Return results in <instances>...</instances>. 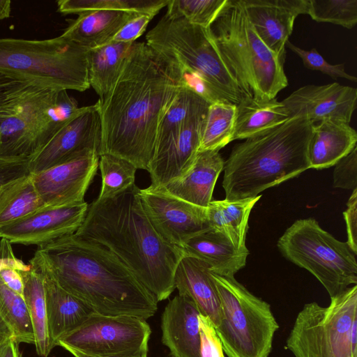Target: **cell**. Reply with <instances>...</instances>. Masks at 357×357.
<instances>
[{"mask_svg": "<svg viewBox=\"0 0 357 357\" xmlns=\"http://www.w3.org/2000/svg\"><path fill=\"white\" fill-rule=\"evenodd\" d=\"M184 86L177 63L146 43L134 42L111 90L97 101L101 122L99 156L114 155L148 171L159 123Z\"/></svg>", "mask_w": 357, "mask_h": 357, "instance_id": "1", "label": "cell"}, {"mask_svg": "<svg viewBox=\"0 0 357 357\" xmlns=\"http://www.w3.org/2000/svg\"><path fill=\"white\" fill-rule=\"evenodd\" d=\"M29 265L47 273L96 314L146 320L158 309L155 296L119 257L75 234L38 247Z\"/></svg>", "mask_w": 357, "mask_h": 357, "instance_id": "2", "label": "cell"}, {"mask_svg": "<svg viewBox=\"0 0 357 357\" xmlns=\"http://www.w3.org/2000/svg\"><path fill=\"white\" fill-rule=\"evenodd\" d=\"M139 190L135 184L112 197L95 199L75 234L114 253L158 302L175 289L174 273L184 253L153 227L142 206Z\"/></svg>", "mask_w": 357, "mask_h": 357, "instance_id": "3", "label": "cell"}, {"mask_svg": "<svg viewBox=\"0 0 357 357\" xmlns=\"http://www.w3.org/2000/svg\"><path fill=\"white\" fill-rule=\"evenodd\" d=\"M313 125L305 118H291L234 146L224 166L225 199L255 197L310 169Z\"/></svg>", "mask_w": 357, "mask_h": 357, "instance_id": "4", "label": "cell"}, {"mask_svg": "<svg viewBox=\"0 0 357 357\" xmlns=\"http://www.w3.org/2000/svg\"><path fill=\"white\" fill-rule=\"evenodd\" d=\"M80 109L66 90L17 82L0 111V156L31 157Z\"/></svg>", "mask_w": 357, "mask_h": 357, "instance_id": "5", "label": "cell"}, {"mask_svg": "<svg viewBox=\"0 0 357 357\" xmlns=\"http://www.w3.org/2000/svg\"><path fill=\"white\" fill-rule=\"evenodd\" d=\"M213 24L219 51L248 97L273 99L287 86L284 59L260 39L242 0H228Z\"/></svg>", "mask_w": 357, "mask_h": 357, "instance_id": "6", "label": "cell"}, {"mask_svg": "<svg viewBox=\"0 0 357 357\" xmlns=\"http://www.w3.org/2000/svg\"><path fill=\"white\" fill-rule=\"evenodd\" d=\"M146 43L177 63L183 75L204 83L224 101L248 97L220 54L210 28L165 14L146 36Z\"/></svg>", "mask_w": 357, "mask_h": 357, "instance_id": "7", "label": "cell"}, {"mask_svg": "<svg viewBox=\"0 0 357 357\" xmlns=\"http://www.w3.org/2000/svg\"><path fill=\"white\" fill-rule=\"evenodd\" d=\"M88 50L62 36L0 38V75L41 88L84 91L90 87Z\"/></svg>", "mask_w": 357, "mask_h": 357, "instance_id": "8", "label": "cell"}, {"mask_svg": "<svg viewBox=\"0 0 357 357\" xmlns=\"http://www.w3.org/2000/svg\"><path fill=\"white\" fill-rule=\"evenodd\" d=\"M220 303L215 327L227 357H268L279 325L270 305L249 291L234 276L211 271Z\"/></svg>", "mask_w": 357, "mask_h": 357, "instance_id": "9", "label": "cell"}, {"mask_svg": "<svg viewBox=\"0 0 357 357\" xmlns=\"http://www.w3.org/2000/svg\"><path fill=\"white\" fill-rule=\"evenodd\" d=\"M278 248L287 260L312 273L331 298L357 284L356 255L314 218L294 222L278 240Z\"/></svg>", "mask_w": 357, "mask_h": 357, "instance_id": "10", "label": "cell"}, {"mask_svg": "<svg viewBox=\"0 0 357 357\" xmlns=\"http://www.w3.org/2000/svg\"><path fill=\"white\" fill-rule=\"evenodd\" d=\"M357 322V285L335 297L329 305L306 303L298 312L286 341L295 357H357L351 333Z\"/></svg>", "mask_w": 357, "mask_h": 357, "instance_id": "11", "label": "cell"}, {"mask_svg": "<svg viewBox=\"0 0 357 357\" xmlns=\"http://www.w3.org/2000/svg\"><path fill=\"white\" fill-rule=\"evenodd\" d=\"M150 335V326L142 318L94 313L61 337L56 346L73 355L147 357Z\"/></svg>", "mask_w": 357, "mask_h": 357, "instance_id": "12", "label": "cell"}, {"mask_svg": "<svg viewBox=\"0 0 357 357\" xmlns=\"http://www.w3.org/2000/svg\"><path fill=\"white\" fill-rule=\"evenodd\" d=\"M100 142L101 122L96 102L82 107L46 145L29 158V172L36 174L92 153L99 155Z\"/></svg>", "mask_w": 357, "mask_h": 357, "instance_id": "13", "label": "cell"}, {"mask_svg": "<svg viewBox=\"0 0 357 357\" xmlns=\"http://www.w3.org/2000/svg\"><path fill=\"white\" fill-rule=\"evenodd\" d=\"M138 195L153 227L171 245L180 248L192 236L211 229L206 208L187 202L151 184L139 188Z\"/></svg>", "mask_w": 357, "mask_h": 357, "instance_id": "14", "label": "cell"}, {"mask_svg": "<svg viewBox=\"0 0 357 357\" xmlns=\"http://www.w3.org/2000/svg\"><path fill=\"white\" fill-rule=\"evenodd\" d=\"M89 205L82 203L45 207L0 227V238L10 243L40 247L75 234L82 225Z\"/></svg>", "mask_w": 357, "mask_h": 357, "instance_id": "15", "label": "cell"}, {"mask_svg": "<svg viewBox=\"0 0 357 357\" xmlns=\"http://www.w3.org/2000/svg\"><path fill=\"white\" fill-rule=\"evenodd\" d=\"M99 163L98 153L31 174L35 188L46 207H59L84 202Z\"/></svg>", "mask_w": 357, "mask_h": 357, "instance_id": "16", "label": "cell"}, {"mask_svg": "<svg viewBox=\"0 0 357 357\" xmlns=\"http://www.w3.org/2000/svg\"><path fill=\"white\" fill-rule=\"evenodd\" d=\"M357 89L337 82L309 84L282 100L289 118H305L313 123L333 119L349 123L356 107Z\"/></svg>", "mask_w": 357, "mask_h": 357, "instance_id": "17", "label": "cell"}, {"mask_svg": "<svg viewBox=\"0 0 357 357\" xmlns=\"http://www.w3.org/2000/svg\"><path fill=\"white\" fill-rule=\"evenodd\" d=\"M255 31L275 55L285 59V45L294 21L307 14V0H242Z\"/></svg>", "mask_w": 357, "mask_h": 357, "instance_id": "18", "label": "cell"}, {"mask_svg": "<svg viewBox=\"0 0 357 357\" xmlns=\"http://www.w3.org/2000/svg\"><path fill=\"white\" fill-rule=\"evenodd\" d=\"M210 104L202 97H199L167 155L158 167L149 172L151 185L163 187L183 178L190 170L199 153Z\"/></svg>", "mask_w": 357, "mask_h": 357, "instance_id": "19", "label": "cell"}, {"mask_svg": "<svg viewBox=\"0 0 357 357\" xmlns=\"http://www.w3.org/2000/svg\"><path fill=\"white\" fill-rule=\"evenodd\" d=\"M199 314L186 296L178 294L166 305L161 319L162 342L172 357H201Z\"/></svg>", "mask_w": 357, "mask_h": 357, "instance_id": "20", "label": "cell"}, {"mask_svg": "<svg viewBox=\"0 0 357 357\" xmlns=\"http://www.w3.org/2000/svg\"><path fill=\"white\" fill-rule=\"evenodd\" d=\"M174 280L178 294L190 297L200 314L208 317L215 328L220 321V303L209 266L184 256L176 266Z\"/></svg>", "mask_w": 357, "mask_h": 357, "instance_id": "21", "label": "cell"}, {"mask_svg": "<svg viewBox=\"0 0 357 357\" xmlns=\"http://www.w3.org/2000/svg\"><path fill=\"white\" fill-rule=\"evenodd\" d=\"M34 269L43 278L48 333L54 348L61 337L76 329L95 312L84 301L62 289L47 273Z\"/></svg>", "mask_w": 357, "mask_h": 357, "instance_id": "22", "label": "cell"}, {"mask_svg": "<svg viewBox=\"0 0 357 357\" xmlns=\"http://www.w3.org/2000/svg\"><path fill=\"white\" fill-rule=\"evenodd\" d=\"M180 248L184 256L203 261L213 273L223 276H234L245 266L249 255L247 248H236L225 235L211 229L192 236Z\"/></svg>", "mask_w": 357, "mask_h": 357, "instance_id": "23", "label": "cell"}, {"mask_svg": "<svg viewBox=\"0 0 357 357\" xmlns=\"http://www.w3.org/2000/svg\"><path fill=\"white\" fill-rule=\"evenodd\" d=\"M225 161L219 151H199L190 170L181 178L162 187L170 195L194 205L207 208Z\"/></svg>", "mask_w": 357, "mask_h": 357, "instance_id": "24", "label": "cell"}, {"mask_svg": "<svg viewBox=\"0 0 357 357\" xmlns=\"http://www.w3.org/2000/svg\"><path fill=\"white\" fill-rule=\"evenodd\" d=\"M314 123L308 147L310 169L335 165L356 146L357 133L349 123L326 119Z\"/></svg>", "mask_w": 357, "mask_h": 357, "instance_id": "25", "label": "cell"}, {"mask_svg": "<svg viewBox=\"0 0 357 357\" xmlns=\"http://www.w3.org/2000/svg\"><path fill=\"white\" fill-rule=\"evenodd\" d=\"M138 13L98 10L82 13L61 35L88 49L109 43L115 34Z\"/></svg>", "mask_w": 357, "mask_h": 357, "instance_id": "26", "label": "cell"}, {"mask_svg": "<svg viewBox=\"0 0 357 357\" xmlns=\"http://www.w3.org/2000/svg\"><path fill=\"white\" fill-rule=\"evenodd\" d=\"M261 195L238 200L211 201L206 208V218L211 229L225 235L236 248H247L246 234L252 208Z\"/></svg>", "mask_w": 357, "mask_h": 357, "instance_id": "27", "label": "cell"}, {"mask_svg": "<svg viewBox=\"0 0 357 357\" xmlns=\"http://www.w3.org/2000/svg\"><path fill=\"white\" fill-rule=\"evenodd\" d=\"M199 96L188 86L180 89L159 123L148 172L158 167L167 155Z\"/></svg>", "mask_w": 357, "mask_h": 357, "instance_id": "28", "label": "cell"}, {"mask_svg": "<svg viewBox=\"0 0 357 357\" xmlns=\"http://www.w3.org/2000/svg\"><path fill=\"white\" fill-rule=\"evenodd\" d=\"M133 43L110 41L88 50V77L90 86L103 98L119 76Z\"/></svg>", "mask_w": 357, "mask_h": 357, "instance_id": "29", "label": "cell"}, {"mask_svg": "<svg viewBox=\"0 0 357 357\" xmlns=\"http://www.w3.org/2000/svg\"><path fill=\"white\" fill-rule=\"evenodd\" d=\"M289 119L287 109L276 98L257 100L246 97L236 105L233 140L248 138Z\"/></svg>", "mask_w": 357, "mask_h": 357, "instance_id": "30", "label": "cell"}, {"mask_svg": "<svg viewBox=\"0 0 357 357\" xmlns=\"http://www.w3.org/2000/svg\"><path fill=\"white\" fill-rule=\"evenodd\" d=\"M20 273L24 282L23 297L34 332L36 352L41 357H47L53 347L48 333L43 278L40 273L32 267Z\"/></svg>", "mask_w": 357, "mask_h": 357, "instance_id": "31", "label": "cell"}, {"mask_svg": "<svg viewBox=\"0 0 357 357\" xmlns=\"http://www.w3.org/2000/svg\"><path fill=\"white\" fill-rule=\"evenodd\" d=\"M45 207L30 173L0 187V227Z\"/></svg>", "mask_w": 357, "mask_h": 357, "instance_id": "32", "label": "cell"}, {"mask_svg": "<svg viewBox=\"0 0 357 357\" xmlns=\"http://www.w3.org/2000/svg\"><path fill=\"white\" fill-rule=\"evenodd\" d=\"M236 105L220 101L208 106L199 151H219L233 141Z\"/></svg>", "mask_w": 357, "mask_h": 357, "instance_id": "33", "label": "cell"}, {"mask_svg": "<svg viewBox=\"0 0 357 357\" xmlns=\"http://www.w3.org/2000/svg\"><path fill=\"white\" fill-rule=\"evenodd\" d=\"M0 317L18 344H34V332L24 297L8 288L1 278Z\"/></svg>", "mask_w": 357, "mask_h": 357, "instance_id": "34", "label": "cell"}, {"mask_svg": "<svg viewBox=\"0 0 357 357\" xmlns=\"http://www.w3.org/2000/svg\"><path fill=\"white\" fill-rule=\"evenodd\" d=\"M169 0H59L58 12L78 15L93 10H110L134 12L155 16Z\"/></svg>", "mask_w": 357, "mask_h": 357, "instance_id": "35", "label": "cell"}, {"mask_svg": "<svg viewBox=\"0 0 357 357\" xmlns=\"http://www.w3.org/2000/svg\"><path fill=\"white\" fill-rule=\"evenodd\" d=\"M98 167L102 180L98 199L112 197L135 184L137 168L124 158L105 153L99 156Z\"/></svg>", "mask_w": 357, "mask_h": 357, "instance_id": "36", "label": "cell"}, {"mask_svg": "<svg viewBox=\"0 0 357 357\" xmlns=\"http://www.w3.org/2000/svg\"><path fill=\"white\" fill-rule=\"evenodd\" d=\"M228 0H169L167 15L181 17L190 24L210 28Z\"/></svg>", "mask_w": 357, "mask_h": 357, "instance_id": "37", "label": "cell"}, {"mask_svg": "<svg viewBox=\"0 0 357 357\" xmlns=\"http://www.w3.org/2000/svg\"><path fill=\"white\" fill-rule=\"evenodd\" d=\"M307 14L319 22L352 29L357 23V0H307Z\"/></svg>", "mask_w": 357, "mask_h": 357, "instance_id": "38", "label": "cell"}, {"mask_svg": "<svg viewBox=\"0 0 357 357\" xmlns=\"http://www.w3.org/2000/svg\"><path fill=\"white\" fill-rule=\"evenodd\" d=\"M286 45L301 59L305 68L320 71L334 79L340 77L356 82V77L346 73L344 63L335 65L329 63L316 49L312 48L310 50H305L296 46L289 40L286 42Z\"/></svg>", "mask_w": 357, "mask_h": 357, "instance_id": "39", "label": "cell"}, {"mask_svg": "<svg viewBox=\"0 0 357 357\" xmlns=\"http://www.w3.org/2000/svg\"><path fill=\"white\" fill-rule=\"evenodd\" d=\"M357 147L340 159L333 171V186L346 190L357 187Z\"/></svg>", "mask_w": 357, "mask_h": 357, "instance_id": "40", "label": "cell"}, {"mask_svg": "<svg viewBox=\"0 0 357 357\" xmlns=\"http://www.w3.org/2000/svg\"><path fill=\"white\" fill-rule=\"evenodd\" d=\"M201 357H225L221 341L211 320L199 315Z\"/></svg>", "mask_w": 357, "mask_h": 357, "instance_id": "41", "label": "cell"}, {"mask_svg": "<svg viewBox=\"0 0 357 357\" xmlns=\"http://www.w3.org/2000/svg\"><path fill=\"white\" fill-rule=\"evenodd\" d=\"M154 16L139 13L129 20L113 37L111 41L134 43L145 31Z\"/></svg>", "mask_w": 357, "mask_h": 357, "instance_id": "42", "label": "cell"}, {"mask_svg": "<svg viewBox=\"0 0 357 357\" xmlns=\"http://www.w3.org/2000/svg\"><path fill=\"white\" fill-rule=\"evenodd\" d=\"M29 158L0 156V187L29 173Z\"/></svg>", "mask_w": 357, "mask_h": 357, "instance_id": "43", "label": "cell"}, {"mask_svg": "<svg viewBox=\"0 0 357 357\" xmlns=\"http://www.w3.org/2000/svg\"><path fill=\"white\" fill-rule=\"evenodd\" d=\"M347 231V243L351 251L357 254V188L350 196L347 209L343 213Z\"/></svg>", "mask_w": 357, "mask_h": 357, "instance_id": "44", "label": "cell"}, {"mask_svg": "<svg viewBox=\"0 0 357 357\" xmlns=\"http://www.w3.org/2000/svg\"><path fill=\"white\" fill-rule=\"evenodd\" d=\"M0 278L8 288L23 296L24 282L20 271L11 268H4L0 271Z\"/></svg>", "mask_w": 357, "mask_h": 357, "instance_id": "45", "label": "cell"}, {"mask_svg": "<svg viewBox=\"0 0 357 357\" xmlns=\"http://www.w3.org/2000/svg\"><path fill=\"white\" fill-rule=\"evenodd\" d=\"M18 343L12 335L0 338V357H20Z\"/></svg>", "mask_w": 357, "mask_h": 357, "instance_id": "46", "label": "cell"}, {"mask_svg": "<svg viewBox=\"0 0 357 357\" xmlns=\"http://www.w3.org/2000/svg\"><path fill=\"white\" fill-rule=\"evenodd\" d=\"M11 13V1L0 0V20L8 18Z\"/></svg>", "mask_w": 357, "mask_h": 357, "instance_id": "47", "label": "cell"}, {"mask_svg": "<svg viewBox=\"0 0 357 357\" xmlns=\"http://www.w3.org/2000/svg\"><path fill=\"white\" fill-rule=\"evenodd\" d=\"M8 335H12V333L7 325L0 317V338Z\"/></svg>", "mask_w": 357, "mask_h": 357, "instance_id": "48", "label": "cell"}, {"mask_svg": "<svg viewBox=\"0 0 357 357\" xmlns=\"http://www.w3.org/2000/svg\"><path fill=\"white\" fill-rule=\"evenodd\" d=\"M6 97V85L3 78L0 76V109L4 102Z\"/></svg>", "mask_w": 357, "mask_h": 357, "instance_id": "49", "label": "cell"}, {"mask_svg": "<svg viewBox=\"0 0 357 357\" xmlns=\"http://www.w3.org/2000/svg\"><path fill=\"white\" fill-rule=\"evenodd\" d=\"M74 357H102V356H90L82 354H74ZM104 357H115V356H104Z\"/></svg>", "mask_w": 357, "mask_h": 357, "instance_id": "50", "label": "cell"}, {"mask_svg": "<svg viewBox=\"0 0 357 357\" xmlns=\"http://www.w3.org/2000/svg\"><path fill=\"white\" fill-rule=\"evenodd\" d=\"M1 269H2V267H1V264H0V271H1Z\"/></svg>", "mask_w": 357, "mask_h": 357, "instance_id": "51", "label": "cell"}, {"mask_svg": "<svg viewBox=\"0 0 357 357\" xmlns=\"http://www.w3.org/2000/svg\"></svg>", "mask_w": 357, "mask_h": 357, "instance_id": "52", "label": "cell"}]
</instances>
